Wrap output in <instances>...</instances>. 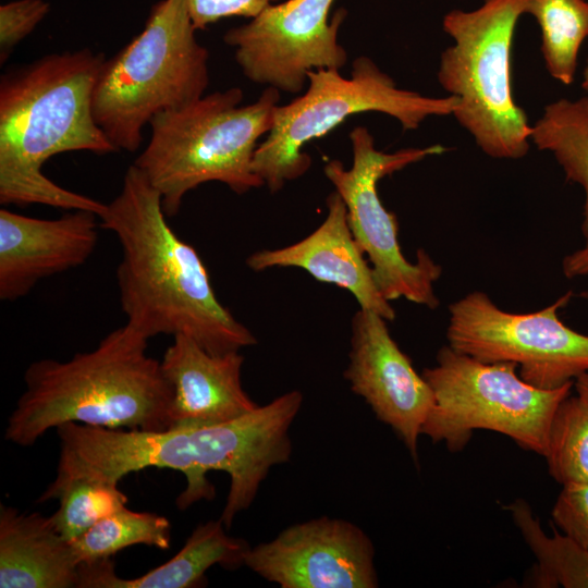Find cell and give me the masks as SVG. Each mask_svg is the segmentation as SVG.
Returning <instances> with one entry per match:
<instances>
[{
    "instance_id": "1",
    "label": "cell",
    "mask_w": 588,
    "mask_h": 588,
    "mask_svg": "<svg viewBox=\"0 0 588 588\" xmlns=\"http://www.w3.org/2000/svg\"><path fill=\"white\" fill-rule=\"evenodd\" d=\"M302 404L303 394L293 390L226 422L164 431L66 422L56 428L61 449L57 468L117 483L147 467L179 470L186 478L176 501L180 509L212 499L215 488L206 475L225 471L230 489L220 519L229 529L235 516L252 505L270 469L290 460L289 431Z\"/></svg>"
},
{
    "instance_id": "2",
    "label": "cell",
    "mask_w": 588,
    "mask_h": 588,
    "mask_svg": "<svg viewBox=\"0 0 588 588\" xmlns=\"http://www.w3.org/2000/svg\"><path fill=\"white\" fill-rule=\"evenodd\" d=\"M99 219L121 244L117 282L127 324L147 339L188 335L211 354L257 343L217 298L197 250L172 230L160 193L135 164Z\"/></svg>"
},
{
    "instance_id": "3",
    "label": "cell",
    "mask_w": 588,
    "mask_h": 588,
    "mask_svg": "<svg viewBox=\"0 0 588 588\" xmlns=\"http://www.w3.org/2000/svg\"><path fill=\"white\" fill-rule=\"evenodd\" d=\"M103 53L89 48L45 56L0 79V204L87 210L107 205L66 189L42 172L53 156L118 149L93 114V91Z\"/></svg>"
},
{
    "instance_id": "4",
    "label": "cell",
    "mask_w": 588,
    "mask_h": 588,
    "mask_svg": "<svg viewBox=\"0 0 588 588\" xmlns=\"http://www.w3.org/2000/svg\"><path fill=\"white\" fill-rule=\"evenodd\" d=\"M148 340L125 323L89 352L32 363L8 419L5 440L32 446L49 429L78 422L109 429H170L172 388Z\"/></svg>"
},
{
    "instance_id": "5",
    "label": "cell",
    "mask_w": 588,
    "mask_h": 588,
    "mask_svg": "<svg viewBox=\"0 0 588 588\" xmlns=\"http://www.w3.org/2000/svg\"><path fill=\"white\" fill-rule=\"evenodd\" d=\"M243 97L238 87L218 90L150 121V139L133 164L160 193L167 217L204 183L220 182L240 195L265 185L253 160L272 127L280 91L267 87L244 106Z\"/></svg>"
},
{
    "instance_id": "6",
    "label": "cell",
    "mask_w": 588,
    "mask_h": 588,
    "mask_svg": "<svg viewBox=\"0 0 588 588\" xmlns=\"http://www.w3.org/2000/svg\"><path fill=\"white\" fill-rule=\"evenodd\" d=\"M196 30L184 0H160L142 32L106 59L93 91V114L118 151H136L144 126L157 114L205 95L209 52Z\"/></svg>"
},
{
    "instance_id": "7",
    "label": "cell",
    "mask_w": 588,
    "mask_h": 588,
    "mask_svg": "<svg viewBox=\"0 0 588 588\" xmlns=\"http://www.w3.org/2000/svg\"><path fill=\"white\" fill-rule=\"evenodd\" d=\"M526 7L527 0H483L473 11H450L442 22L454 44L441 53L438 81L457 98L452 115L497 159H519L531 143V125L511 86L512 44Z\"/></svg>"
},
{
    "instance_id": "8",
    "label": "cell",
    "mask_w": 588,
    "mask_h": 588,
    "mask_svg": "<svg viewBox=\"0 0 588 588\" xmlns=\"http://www.w3.org/2000/svg\"><path fill=\"white\" fill-rule=\"evenodd\" d=\"M456 106L457 98L451 95L429 97L397 87L366 56L353 61L350 77L342 76L340 70H314L304 93L275 108L272 127L255 151L253 170L271 193H277L310 168L311 158L303 150L306 144L357 113H384L409 131L429 117L452 114Z\"/></svg>"
},
{
    "instance_id": "9",
    "label": "cell",
    "mask_w": 588,
    "mask_h": 588,
    "mask_svg": "<svg viewBox=\"0 0 588 588\" xmlns=\"http://www.w3.org/2000/svg\"><path fill=\"white\" fill-rule=\"evenodd\" d=\"M433 392V405L421 434L462 451L477 429L512 439L518 446L544 456L552 417L574 383L554 390L524 381L511 363H483L449 345L437 353L436 365L421 372Z\"/></svg>"
},
{
    "instance_id": "10",
    "label": "cell",
    "mask_w": 588,
    "mask_h": 588,
    "mask_svg": "<svg viewBox=\"0 0 588 588\" xmlns=\"http://www.w3.org/2000/svg\"><path fill=\"white\" fill-rule=\"evenodd\" d=\"M350 139L351 168L345 169L333 159L324 164L323 172L345 204L352 234L371 262L379 291L389 302L404 297L437 308L440 302L434 282L441 277L442 267L424 249L417 252L415 262L406 259L399 242L396 216L383 206L377 184L409 164L442 155L448 148L436 144L384 152L376 148L373 136L360 125L351 131Z\"/></svg>"
},
{
    "instance_id": "11",
    "label": "cell",
    "mask_w": 588,
    "mask_h": 588,
    "mask_svg": "<svg viewBox=\"0 0 588 588\" xmlns=\"http://www.w3.org/2000/svg\"><path fill=\"white\" fill-rule=\"evenodd\" d=\"M572 296L568 291L540 310L518 314L501 309L485 292H469L449 306L448 345L483 363L514 364L539 389L574 383L588 371V335L559 316Z\"/></svg>"
},
{
    "instance_id": "12",
    "label": "cell",
    "mask_w": 588,
    "mask_h": 588,
    "mask_svg": "<svg viewBox=\"0 0 588 588\" xmlns=\"http://www.w3.org/2000/svg\"><path fill=\"white\" fill-rule=\"evenodd\" d=\"M335 0H285L223 36L246 78L279 91L298 94L308 73L341 70L347 52L339 42L344 9L329 19Z\"/></svg>"
},
{
    "instance_id": "13",
    "label": "cell",
    "mask_w": 588,
    "mask_h": 588,
    "mask_svg": "<svg viewBox=\"0 0 588 588\" xmlns=\"http://www.w3.org/2000/svg\"><path fill=\"white\" fill-rule=\"evenodd\" d=\"M245 566L282 588H375V548L357 525L321 516L250 547Z\"/></svg>"
},
{
    "instance_id": "14",
    "label": "cell",
    "mask_w": 588,
    "mask_h": 588,
    "mask_svg": "<svg viewBox=\"0 0 588 588\" xmlns=\"http://www.w3.org/2000/svg\"><path fill=\"white\" fill-rule=\"evenodd\" d=\"M387 322L371 310L360 308L354 314L344 378L418 463V439L433 405V392L393 340Z\"/></svg>"
},
{
    "instance_id": "15",
    "label": "cell",
    "mask_w": 588,
    "mask_h": 588,
    "mask_svg": "<svg viewBox=\"0 0 588 588\" xmlns=\"http://www.w3.org/2000/svg\"><path fill=\"white\" fill-rule=\"evenodd\" d=\"M96 213L40 219L0 209V298L16 301L40 280L87 261L98 242Z\"/></svg>"
},
{
    "instance_id": "16",
    "label": "cell",
    "mask_w": 588,
    "mask_h": 588,
    "mask_svg": "<svg viewBox=\"0 0 588 588\" xmlns=\"http://www.w3.org/2000/svg\"><path fill=\"white\" fill-rule=\"evenodd\" d=\"M160 363L172 388L170 429L226 422L259 406L243 388L240 351L211 354L191 336L176 334Z\"/></svg>"
},
{
    "instance_id": "17",
    "label": "cell",
    "mask_w": 588,
    "mask_h": 588,
    "mask_svg": "<svg viewBox=\"0 0 588 588\" xmlns=\"http://www.w3.org/2000/svg\"><path fill=\"white\" fill-rule=\"evenodd\" d=\"M246 264L254 271L301 268L320 282L347 290L360 308L388 321L395 319V310L379 291L372 269L352 234L345 204L335 191L327 197V216L314 232L289 246L255 252Z\"/></svg>"
},
{
    "instance_id": "18",
    "label": "cell",
    "mask_w": 588,
    "mask_h": 588,
    "mask_svg": "<svg viewBox=\"0 0 588 588\" xmlns=\"http://www.w3.org/2000/svg\"><path fill=\"white\" fill-rule=\"evenodd\" d=\"M79 565L50 516L1 504V588H78Z\"/></svg>"
},
{
    "instance_id": "19",
    "label": "cell",
    "mask_w": 588,
    "mask_h": 588,
    "mask_svg": "<svg viewBox=\"0 0 588 588\" xmlns=\"http://www.w3.org/2000/svg\"><path fill=\"white\" fill-rule=\"evenodd\" d=\"M225 529L220 518L199 524L173 558L136 578L119 577L111 559L82 563L78 588L197 587L216 564L231 569L245 565L250 546L242 538L229 536Z\"/></svg>"
},
{
    "instance_id": "20",
    "label": "cell",
    "mask_w": 588,
    "mask_h": 588,
    "mask_svg": "<svg viewBox=\"0 0 588 588\" xmlns=\"http://www.w3.org/2000/svg\"><path fill=\"white\" fill-rule=\"evenodd\" d=\"M530 142L553 155L567 181L585 192L581 233L588 242V97L559 99L546 106L531 125Z\"/></svg>"
},
{
    "instance_id": "21",
    "label": "cell",
    "mask_w": 588,
    "mask_h": 588,
    "mask_svg": "<svg viewBox=\"0 0 588 588\" xmlns=\"http://www.w3.org/2000/svg\"><path fill=\"white\" fill-rule=\"evenodd\" d=\"M58 500L59 507L50 516L58 532L73 541L101 518L127 504V497L117 482L87 473L57 468L54 480L38 502Z\"/></svg>"
},
{
    "instance_id": "22",
    "label": "cell",
    "mask_w": 588,
    "mask_h": 588,
    "mask_svg": "<svg viewBox=\"0 0 588 588\" xmlns=\"http://www.w3.org/2000/svg\"><path fill=\"white\" fill-rule=\"evenodd\" d=\"M541 29L546 69L562 84L575 76L578 52L588 37V2L585 0H527Z\"/></svg>"
},
{
    "instance_id": "23",
    "label": "cell",
    "mask_w": 588,
    "mask_h": 588,
    "mask_svg": "<svg viewBox=\"0 0 588 588\" xmlns=\"http://www.w3.org/2000/svg\"><path fill=\"white\" fill-rule=\"evenodd\" d=\"M134 544L169 549L171 524L162 515L135 512L126 506L101 518L77 539L71 541L78 563H89L111 556Z\"/></svg>"
},
{
    "instance_id": "24",
    "label": "cell",
    "mask_w": 588,
    "mask_h": 588,
    "mask_svg": "<svg viewBox=\"0 0 588 588\" xmlns=\"http://www.w3.org/2000/svg\"><path fill=\"white\" fill-rule=\"evenodd\" d=\"M559 483L588 481V402L576 393L555 409L543 456Z\"/></svg>"
},
{
    "instance_id": "25",
    "label": "cell",
    "mask_w": 588,
    "mask_h": 588,
    "mask_svg": "<svg viewBox=\"0 0 588 588\" xmlns=\"http://www.w3.org/2000/svg\"><path fill=\"white\" fill-rule=\"evenodd\" d=\"M536 559L535 578L541 587L588 588V550L553 527L552 535L536 530L529 538Z\"/></svg>"
},
{
    "instance_id": "26",
    "label": "cell",
    "mask_w": 588,
    "mask_h": 588,
    "mask_svg": "<svg viewBox=\"0 0 588 588\" xmlns=\"http://www.w3.org/2000/svg\"><path fill=\"white\" fill-rule=\"evenodd\" d=\"M44 0H15L0 5V63L49 13Z\"/></svg>"
},
{
    "instance_id": "27",
    "label": "cell",
    "mask_w": 588,
    "mask_h": 588,
    "mask_svg": "<svg viewBox=\"0 0 588 588\" xmlns=\"http://www.w3.org/2000/svg\"><path fill=\"white\" fill-rule=\"evenodd\" d=\"M551 515L561 534L588 550V481L563 485Z\"/></svg>"
},
{
    "instance_id": "28",
    "label": "cell",
    "mask_w": 588,
    "mask_h": 588,
    "mask_svg": "<svg viewBox=\"0 0 588 588\" xmlns=\"http://www.w3.org/2000/svg\"><path fill=\"white\" fill-rule=\"evenodd\" d=\"M197 30L206 29L221 19H254L281 0H184Z\"/></svg>"
},
{
    "instance_id": "29",
    "label": "cell",
    "mask_w": 588,
    "mask_h": 588,
    "mask_svg": "<svg viewBox=\"0 0 588 588\" xmlns=\"http://www.w3.org/2000/svg\"><path fill=\"white\" fill-rule=\"evenodd\" d=\"M562 271L567 279H588V242L584 247L566 255L562 260ZM588 306V287L580 293Z\"/></svg>"
},
{
    "instance_id": "30",
    "label": "cell",
    "mask_w": 588,
    "mask_h": 588,
    "mask_svg": "<svg viewBox=\"0 0 588 588\" xmlns=\"http://www.w3.org/2000/svg\"><path fill=\"white\" fill-rule=\"evenodd\" d=\"M574 388L576 393L588 402V371L575 379Z\"/></svg>"
},
{
    "instance_id": "31",
    "label": "cell",
    "mask_w": 588,
    "mask_h": 588,
    "mask_svg": "<svg viewBox=\"0 0 588 588\" xmlns=\"http://www.w3.org/2000/svg\"><path fill=\"white\" fill-rule=\"evenodd\" d=\"M581 87L586 91H588V60H587V63H586V66H585L584 73H583Z\"/></svg>"
}]
</instances>
